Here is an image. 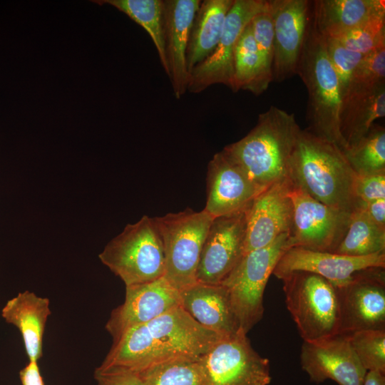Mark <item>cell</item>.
<instances>
[{"label":"cell","mask_w":385,"mask_h":385,"mask_svg":"<svg viewBox=\"0 0 385 385\" xmlns=\"http://www.w3.org/2000/svg\"><path fill=\"white\" fill-rule=\"evenodd\" d=\"M375 267H385V252L352 257L294 247L282 254L272 274L280 279L292 272H309L339 287L348 282L356 272Z\"/></svg>","instance_id":"cell-19"},{"label":"cell","mask_w":385,"mask_h":385,"mask_svg":"<svg viewBox=\"0 0 385 385\" xmlns=\"http://www.w3.org/2000/svg\"><path fill=\"white\" fill-rule=\"evenodd\" d=\"M200 3V0L163 1L166 73L177 99L187 91L189 73L186 66V50L191 26Z\"/></svg>","instance_id":"cell-20"},{"label":"cell","mask_w":385,"mask_h":385,"mask_svg":"<svg viewBox=\"0 0 385 385\" xmlns=\"http://www.w3.org/2000/svg\"><path fill=\"white\" fill-rule=\"evenodd\" d=\"M356 175L385 171V128L374 123L368 133L344 151Z\"/></svg>","instance_id":"cell-29"},{"label":"cell","mask_w":385,"mask_h":385,"mask_svg":"<svg viewBox=\"0 0 385 385\" xmlns=\"http://www.w3.org/2000/svg\"><path fill=\"white\" fill-rule=\"evenodd\" d=\"M297 74L308 92L306 129L344 152L346 145L339 132L342 98L338 78L327 56L324 38L314 26L312 7Z\"/></svg>","instance_id":"cell-4"},{"label":"cell","mask_w":385,"mask_h":385,"mask_svg":"<svg viewBox=\"0 0 385 385\" xmlns=\"http://www.w3.org/2000/svg\"><path fill=\"white\" fill-rule=\"evenodd\" d=\"M262 190L223 150L209 162L204 210L213 217L246 210Z\"/></svg>","instance_id":"cell-18"},{"label":"cell","mask_w":385,"mask_h":385,"mask_svg":"<svg viewBox=\"0 0 385 385\" xmlns=\"http://www.w3.org/2000/svg\"><path fill=\"white\" fill-rule=\"evenodd\" d=\"M382 252H385V227L374 223L359 207H356L334 253L364 257Z\"/></svg>","instance_id":"cell-27"},{"label":"cell","mask_w":385,"mask_h":385,"mask_svg":"<svg viewBox=\"0 0 385 385\" xmlns=\"http://www.w3.org/2000/svg\"><path fill=\"white\" fill-rule=\"evenodd\" d=\"M300 364L310 381L330 379L339 385H363L366 370L356 356L349 335L337 334L314 342H304Z\"/></svg>","instance_id":"cell-15"},{"label":"cell","mask_w":385,"mask_h":385,"mask_svg":"<svg viewBox=\"0 0 385 385\" xmlns=\"http://www.w3.org/2000/svg\"><path fill=\"white\" fill-rule=\"evenodd\" d=\"M330 38L346 49L362 55L385 46V13L374 16L361 24Z\"/></svg>","instance_id":"cell-31"},{"label":"cell","mask_w":385,"mask_h":385,"mask_svg":"<svg viewBox=\"0 0 385 385\" xmlns=\"http://www.w3.org/2000/svg\"><path fill=\"white\" fill-rule=\"evenodd\" d=\"M98 257L125 287L150 282L165 275L163 243L153 218L148 215L128 224L107 243Z\"/></svg>","instance_id":"cell-5"},{"label":"cell","mask_w":385,"mask_h":385,"mask_svg":"<svg viewBox=\"0 0 385 385\" xmlns=\"http://www.w3.org/2000/svg\"><path fill=\"white\" fill-rule=\"evenodd\" d=\"M376 225L385 227V198L371 202L358 200L357 207Z\"/></svg>","instance_id":"cell-38"},{"label":"cell","mask_w":385,"mask_h":385,"mask_svg":"<svg viewBox=\"0 0 385 385\" xmlns=\"http://www.w3.org/2000/svg\"><path fill=\"white\" fill-rule=\"evenodd\" d=\"M355 178L340 148L300 130L289 167L293 185L323 204L352 212L358 204Z\"/></svg>","instance_id":"cell-3"},{"label":"cell","mask_w":385,"mask_h":385,"mask_svg":"<svg viewBox=\"0 0 385 385\" xmlns=\"http://www.w3.org/2000/svg\"><path fill=\"white\" fill-rule=\"evenodd\" d=\"M245 210L214 217L202 245L196 282L220 284L244 255Z\"/></svg>","instance_id":"cell-13"},{"label":"cell","mask_w":385,"mask_h":385,"mask_svg":"<svg viewBox=\"0 0 385 385\" xmlns=\"http://www.w3.org/2000/svg\"><path fill=\"white\" fill-rule=\"evenodd\" d=\"M289 179L277 182L262 190L246 209L244 255L264 247L284 233H289L293 207Z\"/></svg>","instance_id":"cell-16"},{"label":"cell","mask_w":385,"mask_h":385,"mask_svg":"<svg viewBox=\"0 0 385 385\" xmlns=\"http://www.w3.org/2000/svg\"><path fill=\"white\" fill-rule=\"evenodd\" d=\"M289 247V233H284L270 245L245 253L220 284L227 289L239 327L246 334L262 319L267 283Z\"/></svg>","instance_id":"cell-8"},{"label":"cell","mask_w":385,"mask_h":385,"mask_svg":"<svg viewBox=\"0 0 385 385\" xmlns=\"http://www.w3.org/2000/svg\"><path fill=\"white\" fill-rule=\"evenodd\" d=\"M285 304L304 342H314L339 333L336 287L314 273L295 271L280 279Z\"/></svg>","instance_id":"cell-6"},{"label":"cell","mask_w":385,"mask_h":385,"mask_svg":"<svg viewBox=\"0 0 385 385\" xmlns=\"http://www.w3.org/2000/svg\"><path fill=\"white\" fill-rule=\"evenodd\" d=\"M383 85H385V46L364 56L353 75L346 98L370 92Z\"/></svg>","instance_id":"cell-33"},{"label":"cell","mask_w":385,"mask_h":385,"mask_svg":"<svg viewBox=\"0 0 385 385\" xmlns=\"http://www.w3.org/2000/svg\"><path fill=\"white\" fill-rule=\"evenodd\" d=\"M98 4H110L141 26L150 36L165 73L168 71L163 33V0H96Z\"/></svg>","instance_id":"cell-28"},{"label":"cell","mask_w":385,"mask_h":385,"mask_svg":"<svg viewBox=\"0 0 385 385\" xmlns=\"http://www.w3.org/2000/svg\"><path fill=\"white\" fill-rule=\"evenodd\" d=\"M205 385H268L270 360L252 346L240 329L216 342L200 358Z\"/></svg>","instance_id":"cell-9"},{"label":"cell","mask_w":385,"mask_h":385,"mask_svg":"<svg viewBox=\"0 0 385 385\" xmlns=\"http://www.w3.org/2000/svg\"><path fill=\"white\" fill-rule=\"evenodd\" d=\"M357 200L371 202L385 198V171L356 175L354 185Z\"/></svg>","instance_id":"cell-36"},{"label":"cell","mask_w":385,"mask_h":385,"mask_svg":"<svg viewBox=\"0 0 385 385\" xmlns=\"http://www.w3.org/2000/svg\"><path fill=\"white\" fill-rule=\"evenodd\" d=\"M267 4L265 0H234L215 51L190 71L187 91L198 93L215 84L232 90L236 44L246 26Z\"/></svg>","instance_id":"cell-12"},{"label":"cell","mask_w":385,"mask_h":385,"mask_svg":"<svg viewBox=\"0 0 385 385\" xmlns=\"http://www.w3.org/2000/svg\"><path fill=\"white\" fill-rule=\"evenodd\" d=\"M308 0H269L274 30L272 81L297 75L311 16Z\"/></svg>","instance_id":"cell-14"},{"label":"cell","mask_w":385,"mask_h":385,"mask_svg":"<svg viewBox=\"0 0 385 385\" xmlns=\"http://www.w3.org/2000/svg\"><path fill=\"white\" fill-rule=\"evenodd\" d=\"M180 306V292L164 277L126 286L124 302L113 309L105 327L114 342L131 328Z\"/></svg>","instance_id":"cell-17"},{"label":"cell","mask_w":385,"mask_h":385,"mask_svg":"<svg viewBox=\"0 0 385 385\" xmlns=\"http://www.w3.org/2000/svg\"><path fill=\"white\" fill-rule=\"evenodd\" d=\"M300 130L294 114L272 106L244 138L222 150L263 190L289 179Z\"/></svg>","instance_id":"cell-2"},{"label":"cell","mask_w":385,"mask_h":385,"mask_svg":"<svg viewBox=\"0 0 385 385\" xmlns=\"http://www.w3.org/2000/svg\"><path fill=\"white\" fill-rule=\"evenodd\" d=\"M19 378L22 385H44L38 362L29 361L19 371Z\"/></svg>","instance_id":"cell-39"},{"label":"cell","mask_w":385,"mask_h":385,"mask_svg":"<svg viewBox=\"0 0 385 385\" xmlns=\"http://www.w3.org/2000/svg\"><path fill=\"white\" fill-rule=\"evenodd\" d=\"M324 38L327 56L338 78L342 101L347 96L353 75L364 55L346 49L332 38Z\"/></svg>","instance_id":"cell-34"},{"label":"cell","mask_w":385,"mask_h":385,"mask_svg":"<svg viewBox=\"0 0 385 385\" xmlns=\"http://www.w3.org/2000/svg\"><path fill=\"white\" fill-rule=\"evenodd\" d=\"M272 81L261 59L250 22L242 32L234 53L232 91H248L255 96L265 92Z\"/></svg>","instance_id":"cell-26"},{"label":"cell","mask_w":385,"mask_h":385,"mask_svg":"<svg viewBox=\"0 0 385 385\" xmlns=\"http://www.w3.org/2000/svg\"><path fill=\"white\" fill-rule=\"evenodd\" d=\"M51 314L49 299L29 290L9 299L1 309L5 322L19 330L29 361L38 362L42 356L45 327Z\"/></svg>","instance_id":"cell-22"},{"label":"cell","mask_w":385,"mask_h":385,"mask_svg":"<svg viewBox=\"0 0 385 385\" xmlns=\"http://www.w3.org/2000/svg\"><path fill=\"white\" fill-rule=\"evenodd\" d=\"M234 0L201 1L190 31L186 66L190 71L215 51L222 34L226 16Z\"/></svg>","instance_id":"cell-24"},{"label":"cell","mask_w":385,"mask_h":385,"mask_svg":"<svg viewBox=\"0 0 385 385\" xmlns=\"http://www.w3.org/2000/svg\"><path fill=\"white\" fill-rule=\"evenodd\" d=\"M138 375L141 385H205L200 358L167 361Z\"/></svg>","instance_id":"cell-30"},{"label":"cell","mask_w":385,"mask_h":385,"mask_svg":"<svg viewBox=\"0 0 385 385\" xmlns=\"http://www.w3.org/2000/svg\"><path fill=\"white\" fill-rule=\"evenodd\" d=\"M385 116V85L364 93L351 95L342 102L339 132L346 150L369 131L374 121Z\"/></svg>","instance_id":"cell-25"},{"label":"cell","mask_w":385,"mask_h":385,"mask_svg":"<svg viewBox=\"0 0 385 385\" xmlns=\"http://www.w3.org/2000/svg\"><path fill=\"white\" fill-rule=\"evenodd\" d=\"M311 7L317 31L324 37H334L385 13V1L314 0Z\"/></svg>","instance_id":"cell-23"},{"label":"cell","mask_w":385,"mask_h":385,"mask_svg":"<svg viewBox=\"0 0 385 385\" xmlns=\"http://www.w3.org/2000/svg\"><path fill=\"white\" fill-rule=\"evenodd\" d=\"M153 218L164 250V277L180 292L196 282L202 245L214 217L204 209L186 208Z\"/></svg>","instance_id":"cell-7"},{"label":"cell","mask_w":385,"mask_h":385,"mask_svg":"<svg viewBox=\"0 0 385 385\" xmlns=\"http://www.w3.org/2000/svg\"><path fill=\"white\" fill-rule=\"evenodd\" d=\"M252 35L267 72L272 78L274 59V30L268 7L257 14L250 21Z\"/></svg>","instance_id":"cell-35"},{"label":"cell","mask_w":385,"mask_h":385,"mask_svg":"<svg viewBox=\"0 0 385 385\" xmlns=\"http://www.w3.org/2000/svg\"><path fill=\"white\" fill-rule=\"evenodd\" d=\"M97 385H141L138 374H93Z\"/></svg>","instance_id":"cell-37"},{"label":"cell","mask_w":385,"mask_h":385,"mask_svg":"<svg viewBox=\"0 0 385 385\" xmlns=\"http://www.w3.org/2000/svg\"><path fill=\"white\" fill-rule=\"evenodd\" d=\"M181 307L200 324L223 336L240 329L227 289L199 282L180 291Z\"/></svg>","instance_id":"cell-21"},{"label":"cell","mask_w":385,"mask_h":385,"mask_svg":"<svg viewBox=\"0 0 385 385\" xmlns=\"http://www.w3.org/2000/svg\"><path fill=\"white\" fill-rule=\"evenodd\" d=\"M351 346L364 368L385 374V330L366 329L349 335Z\"/></svg>","instance_id":"cell-32"},{"label":"cell","mask_w":385,"mask_h":385,"mask_svg":"<svg viewBox=\"0 0 385 385\" xmlns=\"http://www.w3.org/2000/svg\"><path fill=\"white\" fill-rule=\"evenodd\" d=\"M335 287L339 313L338 334L385 330V267L358 271L348 282Z\"/></svg>","instance_id":"cell-11"},{"label":"cell","mask_w":385,"mask_h":385,"mask_svg":"<svg viewBox=\"0 0 385 385\" xmlns=\"http://www.w3.org/2000/svg\"><path fill=\"white\" fill-rule=\"evenodd\" d=\"M224 337L200 324L180 306L113 342L94 373L139 374L167 361L199 359Z\"/></svg>","instance_id":"cell-1"},{"label":"cell","mask_w":385,"mask_h":385,"mask_svg":"<svg viewBox=\"0 0 385 385\" xmlns=\"http://www.w3.org/2000/svg\"><path fill=\"white\" fill-rule=\"evenodd\" d=\"M291 247L334 252L343 238L351 212L320 202L292 183Z\"/></svg>","instance_id":"cell-10"},{"label":"cell","mask_w":385,"mask_h":385,"mask_svg":"<svg viewBox=\"0 0 385 385\" xmlns=\"http://www.w3.org/2000/svg\"><path fill=\"white\" fill-rule=\"evenodd\" d=\"M363 385H385V374L378 371H366Z\"/></svg>","instance_id":"cell-40"}]
</instances>
